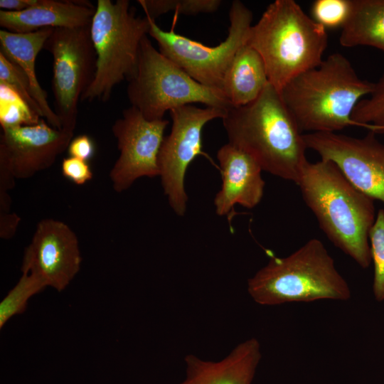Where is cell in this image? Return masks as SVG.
<instances>
[{"instance_id":"30","label":"cell","mask_w":384,"mask_h":384,"mask_svg":"<svg viewBox=\"0 0 384 384\" xmlns=\"http://www.w3.org/2000/svg\"><path fill=\"white\" fill-rule=\"evenodd\" d=\"M38 0H0L1 10L18 12L26 10L38 3Z\"/></svg>"},{"instance_id":"25","label":"cell","mask_w":384,"mask_h":384,"mask_svg":"<svg viewBox=\"0 0 384 384\" xmlns=\"http://www.w3.org/2000/svg\"><path fill=\"white\" fill-rule=\"evenodd\" d=\"M374 265L373 293L378 301L384 300V210L379 209L369 233Z\"/></svg>"},{"instance_id":"23","label":"cell","mask_w":384,"mask_h":384,"mask_svg":"<svg viewBox=\"0 0 384 384\" xmlns=\"http://www.w3.org/2000/svg\"><path fill=\"white\" fill-rule=\"evenodd\" d=\"M351 118L358 126L375 134L384 133V74L375 82L370 97L357 104Z\"/></svg>"},{"instance_id":"1","label":"cell","mask_w":384,"mask_h":384,"mask_svg":"<svg viewBox=\"0 0 384 384\" xmlns=\"http://www.w3.org/2000/svg\"><path fill=\"white\" fill-rule=\"evenodd\" d=\"M222 120L228 143L251 156L262 171L297 183L308 161L307 147L272 85L269 83L252 102L229 108Z\"/></svg>"},{"instance_id":"13","label":"cell","mask_w":384,"mask_h":384,"mask_svg":"<svg viewBox=\"0 0 384 384\" xmlns=\"http://www.w3.org/2000/svg\"><path fill=\"white\" fill-rule=\"evenodd\" d=\"M74 130L54 128L45 119L33 125L2 129L0 137V176L28 178L50 168L68 149Z\"/></svg>"},{"instance_id":"12","label":"cell","mask_w":384,"mask_h":384,"mask_svg":"<svg viewBox=\"0 0 384 384\" xmlns=\"http://www.w3.org/2000/svg\"><path fill=\"white\" fill-rule=\"evenodd\" d=\"M167 119L148 120L135 107L124 110L112 127L119 156L110 173L116 192L129 188L141 177L159 176L158 156Z\"/></svg>"},{"instance_id":"18","label":"cell","mask_w":384,"mask_h":384,"mask_svg":"<svg viewBox=\"0 0 384 384\" xmlns=\"http://www.w3.org/2000/svg\"><path fill=\"white\" fill-rule=\"evenodd\" d=\"M54 28H47L30 33L0 31V53L16 65L28 78L33 97L43 117L53 127L61 129V122L49 105L47 92L42 88L36 73V59Z\"/></svg>"},{"instance_id":"15","label":"cell","mask_w":384,"mask_h":384,"mask_svg":"<svg viewBox=\"0 0 384 384\" xmlns=\"http://www.w3.org/2000/svg\"><path fill=\"white\" fill-rule=\"evenodd\" d=\"M217 159L222 177L221 188L214 198L217 215H228L235 204L247 208H252L259 204L265 183L258 163L230 143L218 149Z\"/></svg>"},{"instance_id":"26","label":"cell","mask_w":384,"mask_h":384,"mask_svg":"<svg viewBox=\"0 0 384 384\" xmlns=\"http://www.w3.org/2000/svg\"><path fill=\"white\" fill-rule=\"evenodd\" d=\"M352 0H316L311 12L312 18L326 29L343 28L348 21Z\"/></svg>"},{"instance_id":"5","label":"cell","mask_w":384,"mask_h":384,"mask_svg":"<svg viewBox=\"0 0 384 384\" xmlns=\"http://www.w3.org/2000/svg\"><path fill=\"white\" fill-rule=\"evenodd\" d=\"M247 291L261 305L346 301L351 289L322 242L313 238L284 257L274 255L247 280Z\"/></svg>"},{"instance_id":"24","label":"cell","mask_w":384,"mask_h":384,"mask_svg":"<svg viewBox=\"0 0 384 384\" xmlns=\"http://www.w3.org/2000/svg\"><path fill=\"white\" fill-rule=\"evenodd\" d=\"M145 16L156 18L169 11L183 15L213 13L222 4L220 0H139Z\"/></svg>"},{"instance_id":"8","label":"cell","mask_w":384,"mask_h":384,"mask_svg":"<svg viewBox=\"0 0 384 384\" xmlns=\"http://www.w3.org/2000/svg\"><path fill=\"white\" fill-rule=\"evenodd\" d=\"M147 18L150 25L148 36L157 42L161 54L197 82L223 91L228 67L240 48L247 43L252 13L242 1H233L229 11L228 34L215 46H206L174 30L164 31L155 20Z\"/></svg>"},{"instance_id":"16","label":"cell","mask_w":384,"mask_h":384,"mask_svg":"<svg viewBox=\"0 0 384 384\" xmlns=\"http://www.w3.org/2000/svg\"><path fill=\"white\" fill-rule=\"evenodd\" d=\"M95 11V6L88 1L38 0L21 11L0 10V26L14 33L83 27L90 25Z\"/></svg>"},{"instance_id":"19","label":"cell","mask_w":384,"mask_h":384,"mask_svg":"<svg viewBox=\"0 0 384 384\" xmlns=\"http://www.w3.org/2000/svg\"><path fill=\"white\" fill-rule=\"evenodd\" d=\"M269 83L262 57L246 43L230 64L222 90L232 107H241L255 101Z\"/></svg>"},{"instance_id":"22","label":"cell","mask_w":384,"mask_h":384,"mask_svg":"<svg viewBox=\"0 0 384 384\" xmlns=\"http://www.w3.org/2000/svg\"><path fill=\"white\" fill-rule=\"evenodd\" d=\"M41 119V117L14 90L0 84V124L2 129L33 125Z\"/></svg>"},{"instance_id":"6","label":"cell","mask_w":384,"mask_h":384,"mask_svg":"<svg viewBox=\"0 0 384 384\" xmlns=\"http://www.w3.org/2000/svg\"><path fill=\"white\" fill-rule=\"evenodd\" d=\"M149 27V18L136 16L129 1L97 0L90 26L96 70L82 102H107L116 85L132 77Z\"/></svg>"},{"instance_id":"21","label":"cell","mask_w":384,"mask_h":384,"mask_svg":"<svg viewBox=\"0 0 384 384\" xmlns=\"http://www.w3.org/2000/svg\"><path fill=\"white\" fill-rule=\"evenodd\" d=\"M46 287L45 283L34 274L22 273V276L0 302V329L14 316L23 313L29 299Z\"/></svg>"},{"instance_id":"3","label":"cell","mask_w":384,"mask_h":384,"mask_svg":"<svg viewBox=\"0 0 384 384\" xmlns=\"http://www.w3.org/2000/svg\"><path fill=\"white\" fill-rule=\"evenodd\" d=\"M374 84L361 79L350 61L334 53L291 80L279 93L302 132H336L358 126L352 112Z\"/></svg>"},{"instance_id":"29","label":"cell","mask_w":384,"mask_h":384,"mask_svg":"<svg viewBox=\"0 0 384 384\" xmlns=\"http://www.w3.org/2000/svg\"><path fill=\"white\" fill-rule=\"evenodd\" d=\"M67 150L70 156L87 161L93 156L95 149L92 139L87 134H81L73 138Z\"/></svg>"},{"instance_id":"17","label":"cell","mask_w":384,"mask_h":384,"mask_svg":"<svg viewBox=\"0 0 384 384\" xmlns=\"http://www.w3.org/2000/svg\"><path fill=\"white\" fill-rule=\"evenodd\" d=\"M261 357L260 344L255 338L240 343L218 362L189 354L184 359L186 378L179 384H251Z\"/></svg>"},{"instance_id":"10","label":"cell","mask_w":384,"mask_h":384,"mask_svg":"<svg viewBox=\"0 0 384 384\" xmlns=\"http://www.w3.org/2000/svg\"><path fill=\"white\" fill-rule=\"evenodd\" d=\"M227 110L186 105L170 111L171 132L163 140L158 164L164 195L177 215H184L187 208L184 181L188 166L198 155L204 154L203 129L210 121L222 119Z\"/></svg>"},{"instance_id":"27","label":"cell","mask_w":384,"mask_h":384,"mask_svg":"<svg viewBox=\"0 0 384 384\" xmlns=\"http://www.w3.org/2000/svg\"><path fill=\"white\" fill-rule=\"evenodd\" d=\"M0 84L14 90L31 109L43 117L42 111L35 100L29 81L23 73L0 53Z\"/></svg>"},{"instance_id":"28","label":"cell","mask_w":384,"mask_h":384,"mask_svg":"<svg viewBox=\"0 0 384 384\" xmlns=\"http://www.w3.org/2000/svg\"><path fill=\"white\" fill-rule=\"evenodd\" d=\"M63 175L76 185H84L92 178L93 173L87 161L69 156L62 161Z\"/></svg>"},{"instance_id":"4","label":"cell","mask_w":384,"mask_h":384,"mask_svg":"<svg viewBox=\"0 0 384 384\" xmlns=\"http://www.w3.org/2000/svg\"><path fill=\"white\" fill-rule=\"evenodd\" d=\"M247 43L259 53L270 83L280 92L291 80L322 63L328 35L294 0H276L252 25Z\"/></svg>"},{"instance_id":"20","label":"cell","mask_w":384,"mask_h":384,"mask_svg":"<svg viewBox=\"0 0 384 384\" xmlns=\"http://www.w3.org/2000/svg\"><path fill=\"white\" fill-rule=\"evenodd\" d=\"M339 43L347 48L366 46L384 51V0H352Z\"/></svg>"},{"instance_id":"7","label":"cell","mask_w":384,"mask_h":384,"mask_svg":"<svg viewBox=\"0 0 384 384\" xmlns=\"http://www.w3.org/2000/svg\"><path fill=\"white\" fill-rule=\"evenodd\" d=\"M127 95L131 106L151 121L163 119L167 111L186 105L200 103L226 110L232 107L223 91L195 80L156 50L148 36L142 40Z\"/></svg>"},{"instance_id":"14","label":"cell","mask_w":384,"mask_h":384,"mask_svg":"<svg viewBox=\"0 0 384 384\" xmlns=\"http://www.w3.org/2000/svg\"><path fill=\"white\" fill-rule=\"evenodd\" d=\"M81 256L78 240L62 221L43 219L26 248L22 273L34 274L46 287L64 290L80 270Z\"/></svg>"},{"instance_id":"11","label":"cell","mask_w":384,"mask_h":384,"mask_svg":"<svg viewBox=\"0 0 384 384\" xmlns=\"http://www.w3.org/2000/svg\"><path fill=\"white\" fill-rule=\"evenodd\" d=\"M304 139L307 149L334 163L357 189L384 203V144L374 132L360 138L313 132L304 134Z\"/></svg>"},{"instance_id":"9","label":"cell","mask_w":384,"mask_h":384,"mask_svg":"<svg viewBox=\"0 0 384 384\" xmlns=\"http://www.w3.org/2000/svg\"><path fill=\"white\" fill-rule=\"evenodd\" d=\"M90 26L54 28L43 47L53 57L54 111L62 127L73 130L77 124L79 102L96 70L97 55Z\"/></svg>"},{"instance_id":"2","label":"cell","mask_w":384,"mask_h":384,"mask_svg":"<svg viewBox=\"0 0 384 384\" xmlns=\"http://www.w3.org/2000/svg\"><path fill=\"white\" fill-rule=\"evenodd\" d=\"M297 185L329 240L360 267L372 262L369 233L374 200L357 189L331 161H307Z\"/></svg>"}]
</instances>
